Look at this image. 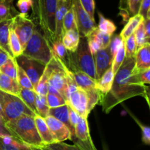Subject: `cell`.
Returning <instances> with one entry per match:
<instances>
[{
  "label": "cell",
  "mask_w": 150,
  "mask_h": 150,
  "mask_svg": "<svg viewBox=\"0 0 150 150\" xmlns=\"http://www.w3.org/2000/svg\"><path fill=\"white\" fill-rule=\"evenodd\" d=\"M144 19L143 18V17L139 14L136 15L134 16H132L129 19L127 23H126L125 27L122 30L121 33L120 34V37L123 40V41H125L130 35L134 34L136 29L140 25V23H142L144 21Z\"/></svg>",
  "instance_id": "484cf974"
},
{
  "label": "cell",
  "mask_w": 150,
  "mask_h": 150,
  "mask_svg": "<svg viewBox=\"0 0 150 150\" xmlns=\"http://www.w3.org/2000/svg\"><path fill=\"white\" fill-rule=\"evenodd\" d=\"M134 71V70H133ZM135 72V71H134ZM138 73L139 80L141 81L142 83L144 84H149L150 83V69L144 70L142 72H136Z\"/></svg>",
  "instance_id": "681fc988"
},
{
  "label": "cell",
  "mask_w": 150,
  "mask_h": 150,
  "mask_svg": "<svg viewBox=\"0 0 150 150\" xmlns=\"http://www.w3.org/2000/svg\"><path fill=\"white\" fill-rule=\"evenodd\" d=\"M125 59V45L123 44L121 48H120V50L117 51L116 55L114 56V59H113L111 69H112V71L114 73V76H115L117 72L118 71L120 67L122 64Z\"/></svg>",
  "instance_id": "ab89813d"
},
{
  "label": "cell",
  "mask_w": 150,
  "mask_h": 150,
  "mask_svg": "<svg viewBox=\"0 0 150 150\" xmlns=\"http://www.w3.org/2000/svg\"><path fill=\"white\" fill-rule=\"evenodd\" d=\"M44 120L52 133L56 142H63L66 140H71V132L65 125L51 116H48L44 119Z\"/></svg>",
  "instance_id": "4fadbf2b"
},
{
  "label": "cell",
  "mask_w": 150,
  "mask_h": 150,
  "mask_svg": "<svg viewBox=\"0 0 150 150\" xmlns=\"http://www.w3.org/2000/svg\"><path fill=\"white\" fill-rule=\"evenodd\" d=\"M112 36L108 34L103 32L98 29V27L90 34L88 37H86L87 40L93 41L99 46L100 49L105 48L109 46L110 42Z\"/></svg>",
  "instance_id": "4316f807"
},
{
  "label": "cell",
  "mask_w": 150,
  "mask_h": 150,
  "mask_svg": "<svg viewBox=\"0 0 150 150\" xmlns=\"http://www.w3.org/2000/svg\"><path fill=\"white\" fill-rule=\"evenodd\" d=\"M67 105H70L79 116L87 119L89 114V100L86 92L78 87L76 90L70 94L67 101Z\"/></svg>",
  "instance_id": "8fae6325"
},
{
  "label": "cell",
  "mask_w": 150,
  "mask_h": 150,
  "mask_svg": "<svg viewBox=\"0 0 150 150\" xmlns=\"http://www.w3.org/2000/svg\"><path fill=\"white\" fill-rule=\"evenodd\" d=\"M49 116L54 117L57 120L65 125L67 128L71 132L72 136L74 135V128L72 127L70 121H69V111L67 104L59 107H57V108H50Z\"/></svg>",
  "instance_id": "603a6c76"
},
{
  "label": "cell",
  "mask_w": 150,
  "mask_h": 150,
  "mask_svg": "<svg viewBox=\"0 0 150 150\" xmlns=\"http://www.w3.org/2000/svg\"><path fill=\"white\" fill-rule=\"evenodd\" d=\"M150 0H142V2L141 4L140 9L139 11V15L142 16L143 18L146 19L147 18H150Z\"/></svg>",
  "instance_id": "bcb514c9"
},
{
  "label": "cell",
  "mask_w": 150,
  "mask_h": 150,
  "mask_svg": "<svg viewBox=\"0 0 150 150\" xmlns=\"http://www.w3.org/2000/svg\"><path fill=\"white\" fill-rule=\"evenodd\" d=\"M22 55L33 59L46 65L52 58V50L45 37L35 28L32 37L23 50Z\"/></svg>",
  "instance_id": "277c9868"
},
{
  "label": "cell",
  "mask_w": 150,
  "mask_h": 150,
  "mask_svg": "<svg viewBox=\"0 0 150 150\" xmlns=\"http://www.w3.org/2000/svg\"><path fill=\"white\" fill-rule=\"evenodd\" d=\"M66 64H72L79 70L86 73L95 81L98 80L94 57L89 50L86 38L80 37L79 47L76 52L70 53L67 51Z\"/></svg>",
  "instance_id": "3957f363"
},
{
  "label": "cell",
  "mask_w": 150,
  "mask_h": 150,
  "mask_svg": "<svg viewBox=\"0 0 150 150\" xmlns=\"http://www.w3.org/2000/svg\"><path fill=\"white\" fill-rule=\"evenodd\" d=\"M150 69V43H146L136 51L135 57V72Z\"/></svg>",
  "instance_id": "ac0fdd59"
},
{
  "label": "cell",
  "mask_w": 150,
  "mask_h": 150,
  "mask_svg": "<svg viewBox=\"0 0 150 150\" xmlns=\"http://www.w3.org/2000/svg\"><path fill=\"white\" fill-rule=\"evenodd\" d=\"M142 2V0H128L127 4H128L129 11H130V13L132 15V16L139 14Z\"/></svg>",
  "instance_id": "7dc6e473"
},
{
  "label": "cell",
  "mask_w": 150,
  "mask_h": 150,
  "mask_svg": "<svg viewBox=\"0 0 150 150\" xmlns=\"http://www.w3.org/2000/svg\"><path fill=\"white\" fill-rule=\"evenodd\" d=\"M72 6V0H58L56 12L55 40H62L63 36V20Z\"/></svg>",
  "instance_id": "9a60e30c"
},
{
  "label": "cell",
  "mask_w": 150,
  "mask_h": 150,
  "mask_svg": "<svg viewBox=\"0 0 150 150\" xmlns=\"http://www.w3.org/2000/svg\"><path fill=\"white\" fill-rule=\"evenodd\" d=\"M5 125L22 143L38 148L44 145L38 134L34 117L22 115L16 120L6 122Z\"/></svg>",
  "instance_id": "7a4b0ae2"
},
{
  "label": "cell",
  "mask_w": 150,
  "mask_h": 150,
  "mask_svg": "<svg viewBox=\"0 0 150 150\" xmlns=\"http://www.w3.org/2000/svg\"><path fill=\"white\" fill-rule=\"evenodd\" d=\"M71 141L82 150H98L90 136L87 119L81 116L79 117L77 124L74 127V135L72 136Z\"/></svg>",
  "instance_id": "ba28073f"
},
{
  "label": "cell",
  "mask_w": 150,
  "mask_h": 150,
  "mask_svg": "<svg viewBox=\"0 0 150 150\" xmlns=\"http://www.w3.org/2000/svg\"><path fill=\"white\" fill-rule=\"evenodd\" d=\"M144 27L145 33L148 39L150 40V18H147L144 20Z\"/></svg>",
  "instance_id": "816d5d0a"
},
{
  "label": "cell",
  "mask_w": 150,
  "mask_h": 150,
  "mask_svg": "<svg viewBox=\"0 0 150 150\" xmlns=\"http://www.w3.org/2000/svg\"><path fill=\"white\" fill-rule=\"evenodd\" d=\"M55 59V58H54ZM57 61V60H56ZM57 65L53 70L48 81V85L57 89L63 99L67 102L68 100V85L66 75L64 70L59 67L57 62Z\"/></svg>",
  "instance_id": "7c38bea8"
},
{
  "label": "cell",
  "mask_w": 150,
  "mask_h": 150,
  "mask_svg": "<svg viewBox=\"0 0 150 150\" xmlns=\"http://www.w3.org/2000/svg\"><path fill=\"white\" fill-rule=\"evenodd\" d=\"M19 13L13 6V0H0V22L13 18Z\"/></svg>",
  "instance_id": "83f0119b"
},
{
  "label": "cell",
  "mask_w": 150,
  "mask_h": 150,
  "mask_svg": "<svg viewBox=\"0 0 150 150\" xmlns=\"http://www.w3.org/2000/svg\"><path fill=\"white\" fill-rule=\"evenodd\" d=\"M32 0H18L17 2V7L20 10L21 14L27 15V13L33 6Z\"/></svg>",
  "instance_id": "f6af8a7d"
},
{
  "label": "cell",
  "mask_w": 150,
  "mask_h": 150,
  "mask_svg": "<svg viewBox=\"0 0 150 150\" xmlns=\"http://www.w3.org/2000/svg\"><path fill=\"white\" fill-rule=\"evenodd\" d=\"M94 60L95 64L97 79H100L107 70L111 67L113 57L111 56L109 46L105 48L100 49L94 54Z\"/></svg>",
  "instance_id": "5bb4252c"
},
{
  "label": "cell",
  "mask_w": 150,
  "mask_h": 150,
  "mask_svg": "<svg viewBox=\"0 0 150 150\" xmlns=\"http://www.w3.org/2000/svg\"><path fill=\"white\" fill-rule=\"evenodd\" d=\"M0 150H42L22 143L10 136H0Z\"/></svg>",
  "instance_id": "d6986e66"
},
{
  "label": "cell",
  "mask_w": 150,
  "mask_h": 150,
  "mask_svg": "<svg viewBox=\"0 0 150 150\" xmlns=\"http://www.w3.org/2000/svg\"><path fill=\"white\" fill-rule=\"evenodd\" d=\"M124 45L126 58H135L136 54V45L134 34L130 35L125 41H124Z\"/></svg>",
  "instance_id": "74e56055"
},
{
  "label": "cell",
  "mask_w": 150,
  "mask_h": 150,
  "mask_svg": "<svg viewBox=\"0 0 150 150\" xmlns=\"http://www.w3.org/2000/svg\"><path fill=\"white\" fill-rule=\"evenodd\" d=\"M129 114L131 115L132 118H133L135 120V121L136 122L138 125L141 127V130H142V141H143L144 143L146 145H149L150 144V128L148 126L144 125L142 124L141 122H139L137 119L135 117V116H133L130 111H128Z\"/></svg>",
  "instance_id": "7bdbcfd3"
},
{
  "label": "cell",
  "mask_w": 150,
  "mask_h": 150,
  "mask_svg": "<svg viewBox=\"0 0 150 150\" xmlns=\"http://www.w3.org/2000/svg\"><path fill=\"white\" fill-rule=\"evenodd\" d=\"M134 67L135 58L125 57L114 76L111 90L101 95L100 104L105 114H108L117 105L136 96L144 97L149 105V88L141 82L138 73L133 71Z\"/></svg>",
  "instance_id": "6da1fadb"
},
{
  "label": "cell",
  "mask_w": 150,
  "mask_h": 150,
  "mask_svg": "<svg viewBox=\"0 0 150 150\" xmlns=\"http://www.w3.org/2000/svg\"><path fill=\"white\" fill-rule=\"evenodd\" d=\"M0 103L6 117V122L16 120L22 115L34 117L35 115L24 103L16 95L0 90Z\"/></svg>",
  "instance_id": "8992f818"
},
{
  "label": "cell",
  "mask_w": 150,
  "mask_h": 150,
  "mask_svg": "<svg viewBox=\"0 0 150 150\" xmlns=\"http://www.w3.org/2000/svg\"><path fill=\"white\" fill-rule=\"evenodd\" d=\"M34 120H35L38 134H39L43 144H49L55 143L56 141L54 139V136H53L52 133L50 130L49 127L47 125L44 119L40 117V116L36 115L34 117Z\"/></svg>",
  "instance_id": "ffe728a7"
},
{
  "label": "cell",
  "mask_w": 150,
  "mask_h": 150,
  "mask_svg": "<svg viewBox=\"0 0 150 150\" xmlns=\"http://www.w3.org/2000/svg\"><path fill=\"white\" fill-rule=\"evenodd\" d=\"M9 57H9L8 54L4 50H2L0 48V67L6 62V61H7Z\"/></svg>",
  "instance_id": "f5cc1de1"
},
{
  "label": "cell",
  "mask_w": 150,
  "mask_h": 150,
  "mask_svg": "<svg viewBox=\"0 0 150 150\" xmlns=\"http://www.w3.org/2000/svg\"><path fill=\"white\" fill-rule=\"evenodd\" d=\"M80 35L77 30H68L65 32L62 38V42L68 52L74 53L79 47Z\"/></svg>",
  "instance_id": "d4e9b609"
},
{
  "label": "cell",
  "mask_w": 150,
  "mask_h": 150,
  "mask_svg": "<svg viewBox=\"0 0 150 150\" xmlns=\"http://www.w3.org/2000/svg\"><path fill=\"white\" fill-rule=\"evenodd\" d=\"M67 67L73 73L75 82H76L78 87L83 89L85 92L92 90V89L96 88L95 87L96 81L92 79L86 73L79 70V69L76 68L75 66L72 65V64H69V65H67Z\"/></svg>",
  "instance_id": "e0dca14e"
},
{
  "label": "cell",
  "mask_w": 150,
  "mask_h": 150,
  "mask_svg": "<svg viewBox=\"0 0 150 150\" xmlns=\"http://www.w3.org/2000/svg\"><path fill=\"white\" fill-rule=\"evenodd\" d=\"M72 8L74 12L77 29L81 38L89 36L98 26L86 10L83 9L79 0H72Z\"/></svg>",
  "instance_id": "52a82bcc"
},
{
  "label": "cell",
  "mask_w": 150,
  "mask_h": 150,
  "mask_svg": "<svg viewBox=\"0 0 150 150\" xmlns=\"http://www.w3.org/2000/svg\"><path fill=\"white\" fill-rule=\"evenodd\" d=\"M57 61H56V59L52 55V58L51 59L49 62L45 65V70H44L40 79L38 81V83H37L35 89H34V91L36 92L37 95L46 96V95L48 94L49 78L51 76L53 70H54V68L57 65Z\"/></svg>",
  "instance_id": "2e32d148"
},
{
  "label": "cell",
  "mask_w": 150,
  "mask_h": 150,
  "mask_svg": "<svg viewBox=\"0 0 150 150\" xmlns=\"http://www.w3.org/2000/svg\"><path fill=\"white\" fill-rule=\"evenodd\" d=\"M123 44H124V41L122 39L120 35H115L113 38H111V42H110L109 45V48L110 51H111V54L113 59H114V56L116 55L117 51L120 50V48H121Z\"/></svg>",
  "instance_id": "b9f144b4"
},
{
  "label": "cell",
  "mask_w": 150,
  "mask_h": 150,
  "mask_svg": "<svg viewBox=\"0 0 150 150\" xmlns=\"http://www.w3.org/2000/svg\"><path fill=\"white\" fill-rule=\"evenodd\" d=\"M13 18L0 22V48L4 50L9 57L14 58L9 46V33Z\"/></svg>",
  "instance_id": "44dd1931"
},
{
  "label": "cell",
  "mask_w": 150,
  "mask_h": 150,
  "mask_svg": "<svg viewBox=\"0 0 150 150\" xmlns=\"http://www.w3.org/2000/svg\"><path fill=\"white\" fill-rule=\"evenodd\" d=\"M77 30V25H76V18H75L74 12L71 7L67 12L63 20V35L65 32L68 30Z\"/></svg>",
  "instance_id": "e575fe53"
},
{
  "label": "cell",
  "mask_w": 150,
  "mask_h": 150,
  "mask_svg": "<svg viewBox=\"0 0 150 150\" xmlns=\"http://www.w3.org/2000/svg\"><path fill=\"white\" fill-rule=\"evenodd\" d=\"M0 136H10V137H13L14 138V139L19 140V139L16 137V135H15L14 133H13V132L5 125V123H4V122L1 119H0Z\"/></svg>",
  "instance_id": "c3c4849f"
},
{
  "label": "cell",
  "mask_w": 150,
  "mask_h": 150,
  "mask_svg": "<svg viewBox=\"0 0 150 150\" xmlns=\"http://www.w3.org/2000/svg\"><path fill=\"white\" fill-rule=\"evenodd\" d=\"M58 0H38L40 26L50 44L55 40L56 12Z\"/></svg>",
  "instance_id": "5b68a950"
},
{
  "label": "cell",
  "mask_w": 150,
  "mask_h": 150,
  "mask_svg": "<svg viewBox=\"0 0 150 150\" xmlns=\"http://www.w3.org/2000/svg\"><path fill=\"white\" fill-rule=\"evenodd\" d=\"M0 90L18 97L21 87L17 80L10 79L8 76L0 73Z\"/></svg>",
  "instance_id": "7402d4cb"
},
{
  "label": "cell",
  "mask_w": 150,
  "mask_h": 150,
  "mask_svg": "<svg viewBox=\"0 0 150 150\" xmlns=\"http://www.w3.org/2000/svg\"><path fill=\"white\" fill-rule=\"evenodd\" d=\"M114 74L113 73L111 67H110L108 70H107L103 73V75L100 79H98L96 81L95 87L100 92L101 95H105L111 90L113 82H114Z\"/></svg>",
  "instance_id": "cb8c5ba5"
},
{
  "label": "cell",
  "mask_w": 150,
  "mask_h": 150,
  "mask_svg": "<svg viewBox=\"0 0 150 150\" xmlns=\"http://www.w3.org/2000/svg\"><path fill=\"white\" fill-rule=\"evenodd\" d=\"M9 46L14 58L23 54V48H22L17 35L12 28V25L10 29V33H9Z\"/></svg>",
  "instance_id": "f546056e"
},
{
  "label": "cell",
  "mask_w": 150,
  "mask_h": 150,
  "mask_svg": "<svg viewBox=\"0 0 150 150\" xmlns=\"http://www.w3.org/2000/svg\"><path fill=\"white\" fill-rule=\"evenodd\" d=\"M68 111H69V121H70V125L72 127L74 128L75 126L76 125L79 120V115L70 106L68 105Z\"/></svg>",
  "instance_id": "f907efd6"
},
{
  "label": "cell",
  "mask_w": 150,
  "mask_h": 150,
  "mask_svg": "<svg viewBox=\"0 0 150 150\" xmlns=\"http://www.w3.org/2000/svg\"><path fill=\"white\" fill-rule=\"evenodd\" d=\"M18 98L23 101L25 105L35 114L38 115L36 107H35V98H36V92L34 90H30L27 89L21 88Z\"/></svg>",
  "instance_id": "f1b7e54d"
},
{
  "label": "cell",
  "mask_w": 150,
  "mask_h": 150,
  "mask_svg": "<svg viewBox=\"0 0 150 150\" xmlns=\"http://www.w3.org/2000/svg\"><path fill=\"white\" fill-rule=\"evenodd\" d=\"M17 81L18 82L21 87L23 89H30V90H34V86L31 82L30 79L27 76L23 69L19 67L17 64Z\"/></svg>",
  "instance_id": "8d00e7d4"
},
{
  "label": "cell",
  "mask_w": 150,
  "mask_h": 150,
  "mask_svg": "<svg viewBox=\"0 0 150 150\" xmlns=\"http://www.w3.org/2000/svg\"><path fill=\"white\" fill-rule=\"evenodd\" d=\"M51 50L52 53L58 58L67 63V51L64 48L62 40H55L54 42H51Z\"/></svg>",
  "instance_id": "836d02e7"
},
{
  "label": "cell",
  "mask_w": 150,
  "mask_h": 150,
  "mask_svg": "<svg viewBox=\"0 0 150 150\" xmlns=\"http://www.w3.org/2000/svg\"><path fill=\"white\" fill-rule=\"evenodd\" d=\"M35 107H36L38 115L42 118L45 119L48 116H49V109L47 104L46 96L43 95H37L35 98Z\"/></svg>",
  "instance_id": "1f68e13d"
},
{
  "label": "cell",
  "mask_w": 150,
  "mask_h": 150,
  "mask_svg": "<svg viewBox=\"0 0 150 150\" xmlns=\"http://www.w3.org/2000/svg\"><path fill=\"white\" fill-rule=\"evenodd\" d=\"M0 73L10 79L17 80V63L16 59L9 57L6 62L0 67Z\"/></svg>",
  "instance_id": "4dcf8cb0"
},
{
  "label": "cell",
  "mask_w": 150,
  "mask_h": 150,
  "mask_svg": "<svg viewBox=\"0 0 150 150\" xmlns=\"http://www.w3.org/2000/svg\"><path fill=\"white\" fill-rule=\"evenodd\" d=\"M99 24H98V28L103 32L108 34V35L112 36L114 32L117 30V26L114 24L112 21L109 19L105 18L103 15L99 13Z\"/></svg>",
  "instance_id": "d6a6232c"
},
{
  "label": "cell",
  "mask_w": 150,
  "mask_h": 150,
  "mask_svg": "<svg viewBox=\"0 0 150 150\" xmlns=\"http://www.w3.org/2000/svg\"><path fill=\"white\" fill-rule=\"evenodd\" d=\"M0 119H1V120L4 122V123H6V117H5V115H4V111H3L2 107H1V103H0Z\"/></svg>",
  "instance_id": "11a10c76"
},
{
  "label": "cell",
  "mask_w": 150,
  "mask_h": 150,
  "mask_svg": "<svg viewBox=\"0 0 150 150\" xmlns=\"http://www.w3.org/2000/svg\"><path fill=\"white\" fill-rule=\"evenodd\" d=\"M79 1H80L83 9L86 10V13L90 16L91 18L95 21V0H79Z\"/></svg>",
  "instance_id": "ee69618b"
},
{
  "label": "cell",
  "mask_w": 150,
  "mask_h": 150,
  "mask_svg": "<svg viewBox=\"0 0 150 150\" xmlns=\"http://www.w3.org/2000/svg\"><path fill=\"white\" fill-rule=\"evenodd\" d=\"M41 149L42 150H82L76 145H70L63 142H55L49 144H44Z\"/></svg>",
  "instance_id": "f35d334b"
},
{
  "label": "cell",
  "mask_w": 150,
  "mask_h": 150,
  "mask_svg": "<svg viewBox=\"0 0 150 150\" xmlns=\"http://www.w3.org/2000/svg\"><path fill=\"white\" fill-rule=\"evenodd\" d=\"M12 28L17 35L23 50L36 28L35 23L28 18L27 15L19 13L18 16L13 18Z\"/></svg>",
  "instance_id": "9c48e42d"
},
{
  "label": "cell",
  "mask_w": 150,
  "mask_h": 150,
  "mask_svg": "<svg viewBox=\"0 0 150 150\" xmlns=\"http://www.w3.org/2000/svg\"><path fill=\"white\" fill-rule=\"evenodd\" d=\"M135 41H136V51L146 43H149V39L146 37L144 27V23H140L134 32Z\"/></svg>",
  "instance_id": "d590c367"
},
{
  "label": "cell",
  "mask_w": 150,
  "mask_h": 150,
  "mask_svg": "<svg viewBox=\"0 0 150 150\" xmlns=\"http://www.w3.org/2000/svg\"><path fill=\"white\" fill-rule=\"evenodd\" d=\"M46 100L47 104L50 108H57V107H59L67 104V102L62 98L49 93L46 95Z\"/></svg>",
  "instance_id": "60d3db41"
},
{
  "label": "cell",
  "mask_w": 150,
  "mask_h": 150,
  "mask_svg": "<svg viewBox=\"0 0 150 150\" xmlns=\"http://www.w3.org/2000/svg\"><path fill=\"white\" fill-rule=\"evenodd\" d=\"M48 93L51 94V95H56V96L61 97V98H62V97L61 96V95H60V94L59 93L58 91H57L56 89H54V88L53 87V86H51V85H48Z\"/></svg>",
  "instance_id": "db71d44e"
},
{
  "label": "cell",
  "mask_w": 150,
  "mask_h": 150,
  "mask_svg": "<svg viewBox=\"0 0 150 150\" xmlns=\"http://www.w3.org/2000/svg\"><path fill=\"white\" fill-rule=\"evenodd\" d=\"M15 59L18 65L23 69V71L30 79L35 89L45 70V65L40 62L25 57L22 54Z\"/></svg>",
  "instance_id": "30bf717a"
}]
</instances>
